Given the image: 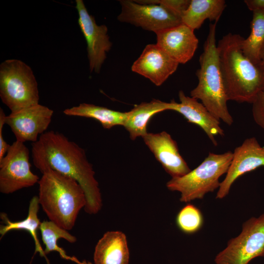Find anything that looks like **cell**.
Here are the masks:
<instances>
[{
	"label": "cell",
	"mask_w": 264,
	"mask_h": 264,
	"mask_svg": "<svg viewBox=\"0 0 264 264\" xmlns=\"http://www.w3.org/2000/svg\"><path fill=\"white\" fill-rule=\"evenodd\" d=\"M31 167L28 149L24 143L16 140L0 160V192L11 194L38 183L40 178Z\"/></svg>",
	"instance_id": "cell-8"
},
{
	"label": "cell",
	"mask_w": 264,
	"mask_h": 264,
	"mask_svg": "<svg viewBox=\"0 0 264 264\" xmlns=\"http://www.w3.org/2000/svg\"><path fill=\"white\" fill-rule=\"evenodd\" d=\"M76 8L78 13V24L87 44L90 71L98 73L107 58V53L112 46L108 27L105 24L96 23L82 0H76Z\"/></svg>",
	"instance_id": "cell-10"
},
{
	"label": "cell",
	"mask_w": 264,
	"mask_h": 264,
	"mask_svg": "<svg viewBox=\"0 0 264 264\" xmlns=\"http://www.w3.org/2000/svg\"><path fill=\"white\" fill-rule=\"evenodd\" d=\"M31 155L34 166L42 174L51 169L78 182L86 195V213L94 215L100 211L102 200L95 172L85 150L77 143L62 133L45 132L32 143Z\"/></svg>",
	"instance_id": "cell-1"
},
{
	"label": "cell",
	"mask_w": 264,
	"mask_h": 264,
	"mask_svg": "<svg viewBox=\"0 0 264 264\" xmlns=\"http://www.w3.org/2000/svg\"><path fill=\"white\" fill-rule=\"evenodd\" d=\"M217 22L210 23L197 71L198 83L190 92L191 97L200 100L219 120L231 125L233 119L229 113L228 101L220 68L216 34Z\"/></svg>",
	"instance_id": "cell-4"
},
{
	"label": "cell",
	"mask_w": 264,
	"mask_h": 264,
	"mask_svg": "<svg viewBox=\"0 0 264 264\" xmlns=\"http://www.w3.org/2000/svg\"><path fill=\"white\" fill-rule=\"evenodd\" d=\"M40 203L38 196H34L30 200L27 217L21 221H12L5 213L0 214V218L5 225H1L0 234L1 238L11 230H24L28 232L32 237L35 244V251L42 255H45L37 237V231L40 229L41 222L38 216Z\"/></svg>",
	"instance_id": "cell-21"
},
{
	"label": "cell",
	"mask_w": 264,
	"mask_h": 264,
	"mask_svg": "<svg viewBox=\"0 0 264 264\" xmlns=\"http://www.w3.org/2000/svg\"><path fill=\"white\" fill-rule=\"evenodd\" d=\"M232 158L231 151L221 154L209 153L197 168L182 176L172 178L167 182V188L179 192L181 202L202 199L205 194L219 188L220 178L227 173Z\"/></svg>",
	"instance_id": "cell-5"
},
{
	"label": "cell",
	"mask_w": 264,
	"mask_h": 264,
	"mask_svg": "<svg viewBox=\"0 0 264 264\" xmlns=\"http://www.w3.org/2000/svg\"><path fill=\"white\" fill-rule=\"evenodd\" d=\"M249 36L244 38L242 48L244 55L255 64L260 65V53L264 44V10L253 12Z\"/></svg>",
	"instance_id": "cell-22"
},
{
	"label": "cell",
	"mask_w": 264,
	"mask_h": 264,
	"mask_svg": "<svg viewBox=\"0 0 264 264\" xmlns=\"http://www.w3.org/2000/svg\"><path fill=\"white\" fill-rule=\"evenodd\" d=\"M260 67L264 73V44L260 53Z\"/></svg>",
	"instance_id": "cell-29"
},
{
	"label": "cell",
	"mask_w": 264,
	"mask_h": 264,
	"mask_svg": "<svg viewBox=\"0 0 264 264\" xmlns=\"http://www.w3.org/2000/svg\"><path fill=\"white\" fill-rule=\"evenodd\" d=\"M130 253L125 235L119 231L106 232L97 242L95 264H129Z\"/></svg>",
	"instance_id": "cell-17"
},
{
	"label": "cell",
	"mask_w": 264,
	"mask_h": 264,
	"mask_svg": "<svg viewBox=\"0 0 264 264\" xmlns=\"http://www.w3.org/2000/svg\"><path fill=\"white\" fill-rule=\"evenodd\" d=\"M53 110L46 106L37 104L6 115L5 123L11 129L16 140L36 142L50 125Z\"/></svg>",
	"instance_id": "cell-11"
},
{
	"label": "cell",
	"mask_w": 264,
	"mask_h": 264,
	"mask_svg": "<svg viewBox=\"0 0 264 264\" xmlns=\"http://www.w3.org/2000/svg\"><path fill=\"white\" fill-rule=\"evenodd\" d=\"M0 97L11 112L39 104L38 83L28 65L14 59L0 64Z\"/></svg>",
	"instance_id": "cell-6"
},
{
	"label": "cell",
	"mask_w": 264,
	"mask_h": 264,
	"mask_svg": "<svg viewBox=\"0 0 264 264\" xmlns=\"http://www.w3.org/2000/svg\"><path fill=\"white\" fill-rule=\"evenodd\" d=\"M244 2L252 12L264 10V0H245Z\"/></svg>",
	"instance_id": "cell-28"
},
{
	"label": "cell",
	"mask_w": 264,
	"mask_h": 264,
	"mask_svg": "<svg viewBox=\"0 0 264 264\" xmlns=\"http://www.w3.org/2000/svg\"><path fill=\"white\" fill-rule=\"evenodd\" d=\"M264 257V213L244 221L240 234L230 239L215 258L216 264H249Z\"/></svg>",
	"instance_id": "cell-7"
},
{
	"label": "cell",
	"mask_w": 264,
	"mask_h": 264,
	"mask_svg": "<svg viewBox=\"0 0 264 264\" xmlns=\"http://www.w3.org/2000/svg\"><path fill=\"white\" fill-rule=\"evenodd\" d=\"M39 229L43 242L45 246L44 250L45 254L56 251L62 255H65L64 251L57 244V242L60 239H65L70 243H74L77 241V238L69 233L68 230L51 220L42 222Z\"/></svg>",
	"instance_id": "cell-23"
},
{
	"label": "cell",
	"mask_w": 264,
	"mask_h": 264,
	"mask_svg": "<svg viewBox=\"0 0 264 264\" xmlns=\"http://www.w3.org/2000/svg\"><path fill=\"white\" fill-rule=\"evenodd\" d=\"M173 103L154 99L149 102H142L135 105L128 111V116L124 127L129 132L132 140L142 137L147 133L149 121L155 114L166 110H172Z\"/></svg>",
	"instance_id": "cell-18"
},
{
	"label": "cell",
	"mask_w": 264,
	"mask_h": 264,
	"mask_svg": "<svg viewBox=\"0 0 264 264\" xmlns=\"http://www.w3.org/2000/svg\"><path fill=\"white\" fill-rule=\"evenodd\" d=\"M156 44L179 64H184L194 56L198 40L194 30L181 23L155 33Z\"/></svg>",
	"instance_id": "cell-15"
},
{
	"label": "cell",
	"mask_w": 264,
	"mask_h": 264,
	"mask_svg": "<svg viewBox=\"0 0 264 264\" xmlns=\"http://www.w3.org/2000/svg\"><path fill=\"white\" fill-rule=\"evenodd\" d=\"M179 64L156 44H147L132 66V70L160 86L177 69Z\"/></svg>",
	"instance_id": "cell-13"
},
{
	"label": "cell",
	"mask_w": 264,
	"mask_h": 264,
	"mask_svg": "<svg viewBox=\"0 0 264 264\" xmlns=\"http://www.w3.org/2000/svg\"><path fill=\"white\" fill-rule=\"evenodd\" d=\"M63 112L68 116L92 118L99 122L103 127L107 129L117 125L124 126L128 116V111H116L85 103L66 109Z\"/></svg>",
	"instance_id": "cell-20"
},
{
	"label": "cell",
	"mask_w": 264,
	"mask_h": 264,
	"mask_svg": "<svg viewBox=\"0 0 264 264\" xmlns=\"http://www.w3.org/2000/svg\"><path fill=\"white\" fill-rule=\"evenodd\" d=\"M252 104L254 120L264 131V91L257 95Z\"/></svg>",
	"instance_id": "cell-26"
},
{
	"label": "cell",
	"mask_w": 264,
	"mask_h": 264,
	"mask_svg": "<svg viewBox=\"0 0 264 264\" xmlns=\"http://www.w3.org/2000/svg\"><path fill=\"white\" fill-rule=\"evenodd\" d=\"M260 167H264V146L254 137L245 139L235 149L231 163L224 179L220 182L216 198H225L238 178Z\"/></svg>",
	"instance_id": "cell-12"
},
{
	"label": "cell",
	"mask_w": 264,
	"mask_h": 264,
	"mask_svg": "<svg viewBox=\"0 0 264 264\" xmlns=\"http://www.w3.org/2000/svg\"><path fill=\"white\" fill-rule=\"evenodd\" d=\"M180 103L172 100V110L182 115L188 122L200 127L215 146L218 143L216 136L224 135L220 126V122L198 100L186 96L182 90L178 92Z\"/></svg>",
	"instance_id": "cell-16"
},
{
	"label": "cell",
	"mask_w": 264,
	"mask_h": 264,
	"mask_svg": "<svg viewBox=\"0 0 264 264\" xmlns=\"http://www.w3.org/2000/svg\"><path fill=\"white\" fill-rule=\"evenodd\" d=\"M225 7L224 0H191L181 15L182 23L195 30L207 19L218 22Z\"/></svg>",
	"instance_id": "cell-19"
},
{
	"label": "cell",
	"mask_w": 264,
	"mask_h": 264,
	"mask_svg": "<svg viewBox=\"0 0 264 264\" xmlns=\"http://www.w3.org/2000/svg\"><path fill=\"white\" fill-rule=\"evenodd\" d=\"M120 3L118 21L146 30L155 33L182 23L179 15L162 4H143L130 0H120Z\"/></svg>",
	"instance_id": "cell-9"
},
{
	"label": "cell",
	"mask_w": 264,
	"mask_h": 264,
	"mask_svg": "<svg viewBox=\"0 0 264 264\" xmlns=\"http://www.w3.org/2000/svg\"><path fill=\"white\" fill-rule=\"evenodd\" d=\"M176 222L183 233L192 234L199 231L203 224V217L200 210L195 205L188 203L177 213Z\"/></svg>",
	"instance_id": "cell-24"
},
{
	"label": "cell",
	"mask_w": 264,
	"mask_h": 264,
	"mask_svg": "<svg viewBox=\"0 0 264 264\" xmlns=\"http://www.w3.org/2000/svg\"><path fill=\"white\" fill-rule=\"evenodd\" d=\"M42 174L38 182L40 205L50 220L70 230L87 203L83 188L75 179L52 170Z\"/></svg>",
	"instance_id": "cell-3"
},
{
	"label": "cell",
	"mask_w": 264,
	"mask_h": 264,
	"mask_svg": "<svg viewBox=\"0 0 264 264\" xmlns=\"http://www.w3.org/2000/svg\"><path fill=\"white\" fill-rule=\"evenodd\" d=\"M145 144L172 178L182 176L191 170L180 155L176 142L168 132L147 133Z\"/></svg>",
	"instance_id": "cell-14"
},
{
	"label": "cell",
	"mask_w": 264,
	"mask_h": 264,
	"mask_svg": "<svg viewBox=\"0 0 264 264\" xmlns=\"http://www.w3.org/2000/svg\"><path fill=\"white\" fill-rule=\"evenodd\" d=\"M243 39L229 33L219 40L217 50L227 100L252 104L264 91V73L243 53Z\"/></svg>",
	"instance_id": "cell-2"
},
{
	"label": "cell",
	"mask_w": 264,
	"mask_h": 264,
	"mask_svg": "<svg viewBox=\"0 0 264 264\" xmlns=\"http://www.w3.org/2000/svg\"><path fill=\"white\" fill-rule=\"evenodd\" d=\"M6 115L3 109L0 108V160L6 154L10 145L5 141L3 136V128L5 123Z\"/></svg>",
	"instance_id": "cell-27"
},
{
	"label": "cell",
	"mask_w": 264,
	"mask_h": 264,
	"mask_svg": "<svg viewBox=\"0 0 264 264\" xmlns=\"http://www.w3.org/2000/svg\"><path fill=\"white\" fill-rule=\"evenodd\" d=\"M136 2L143 4H162L175 12L180 17L188 7L191 0H136Z\"/></svg>",
	"instance_id": "cell-25"
}]
</instances>
